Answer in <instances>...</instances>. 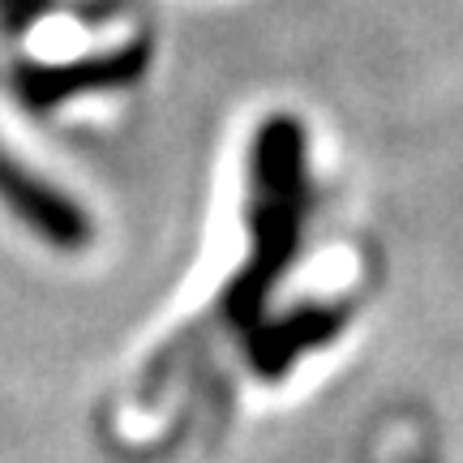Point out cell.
<instances>
[{
    "instance_id": "cell-1",
    "label": "cell",
    "mask_w": 463,
    "mask_h": 463,
    "mask_svg": "<svg viewBox=\"0 0 463 463\" xmlns=\"http://www.w3.org/2000/svg\"><path fill=\"white\" fill-rule=\"evenodd\" d=\"M146 56L133 0H0V78L31 103L120 90Z\"/></svg>"
}]
</instances>
